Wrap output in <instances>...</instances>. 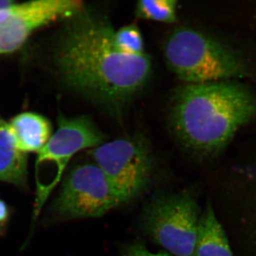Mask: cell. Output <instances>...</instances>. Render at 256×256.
Masks as SVG:
<instances>
[{
  "label": "cell",
  "mask_w": 256,
  "mask_h": 256,
  "mask_svg": "<svg viewBox=\"0 0 256 256\" xmlns=\"http://www.w3.org/2000/svg\"><path fill=\"white\" fill-rule=\"evenodd\" d=\"M106 140L105 134L88 116L67 118L60 114L56 131L53 132L37 156L34 220L38 218L72 158L78 152L86 148H95Z\"/></svg>",
  "instance_id": "cell-4"
},
{
  "label": "cell",
  "mask_w": 256,
  "mask_h": 256,
  "mask_svg": "<svg viewBox=\"0 0 256 256\" xmlns=\"http://www.w3.org/2000/svg\"><path fill=\"white\" fill-rule=\"evenodd\" d=\"M0 182L24 188L28 182V154L15 144L8 122L0 116Z\"/></svg>",
  "instance_id": "cell-10"
},
{
  "label": "cell",
  "mask_w": 256,
  "mask_h": 256,
  "mask_svg": "<svg viewBox=\"0 0 256 256\" xmlns=\"http://www.w3.org/2000/svg\"><path fill=\"white\" fill-rule=\"evenodd\" d=\"M8 126L16 148L26 154L28 152L38 153L53 134L50 121L36 112L16 114L8 122Z\"/></svg>",
  "instance_id": "cell-9"
},
{
  "label": "cell",
  "mask_w": 256,
  "mask_h": 256,
  "mask_svg": "<svg viewBox=\"0 0 256 256\" xmlns=\"http://www.w3.org/2000/svg\"><path fill=\"white\" fill-rule=\"evenodd\" d=\"M15 2H16L13 1V0H0V14L4 12L5 10H8Z\"/></svg>",
  "instance_id": "cell-16"
},
{
  "label": "cell",
  "mask_w": 256,
  "mask_h": 256,
  "mask_svg": "<svg viewBox=\"0 0 256 256\" xmlns=\"http://www.w3.org/2000/svg\"><path fill=\"white\" fill-rule=\"evenodd\" d=\"M82 8V2L76 0L16 3L8 16L0 18V55L12 53L37 30L58 20L73 18Z\"/></svg>",
  "instance_id": "cell-8"
},
{
  "label": "cell",
  "mask_w": 256,
  "mask_h": 256,
  "mask_svg": "<svg viewBox=\"0 0 256 256\" xmlns=\"http://www.w3.org/2000/svg\"><path fill=\"white\" fill-rule=\"evenodd\" d=\"M164 55L168 68L186 84L245 80L256 74L246 52L196 28L174 30L165 43Z\"/></svg>",
  "instance_id": "cell-3"
},
{
  "label": "cell",
  "mask_w": 256,
  "mask_h": 256,
  "mask_svg": "<svg viewBox=\"0 0 256 256\" xmlns=\"http://www.w3.org/2000/svg\"><path fill=\"white\" fill-rule=\"evenodd\" d=\"M136 15L144 20L162 23H174L178 20L176 0H141L136 8Z\"/></svg>",
  "instance_id": "cell-12"
},
{
  "label": "cell",
  "mask_w": 256,
  "mask_h": 256,
  "mask_svg": "<svg viewBox=\"0 0 256 256\" xmlns=\"http://www.w3.org/2000/svg\"><path fill=\"white\" fill-rule=\"evenodd\" d=\"M11 216L10 207L4 200L0 198V236L4 235Z\"/></svg>",
  "instance_id": "cell-15"
},
{
  "label": "cell",
  "mask_w": 256,
  "mask_h": 256,
  "mask_svg": "<svg viewBox=\"0 0 256 256\" xmlns=\"http://www.w3.org/2000/svg\"><path fill=\"white\" fill-rule=\"evenodd\" d=\"M121 256H171L166 252H152L142 244L138 242L126 245L122 248Z\"/></svg>",
  "instance_id": "cell-14"
},
{
  "label": "cell",
  "mask_w": 256,
  "mask_h": 256,
  "mask_svg": "<svg viewBox=\"0 0 256 256\" xmlns=\"http://www.w3.org/2000/svg\"><path fill=\"white\" fill-rule=\"evenodd\" d=\"M194 256H234L225 230L210 204L200 216Z\"/></svg>",
  "instance_id": "cell-11"
},
{
  "label": "cell",
  "mask_w": 256,
  "mask_h": 256,
  "mask_svg": "<svg viewBox=\"0 0 256 256\" xmlns=\"http://www.w3.org/2000/svg\"><path fill=\"white\" fill-rule=\"evenodd\" d=\"M124 203L102 170L85 163L70 170L52 210L62 220L98 218Z\"/></svg>",
  "instance_id": "cell-7"
},
{
  "label": "cell",
  "mask_w": 256,
  "mask_h": 256,
  "mask_svg": "<svg viewBox=\"0 0 256 256\" xmlns=\"http://www.w3.org/2000/svg\"><path fill=\"white\" fill-rule=\"evenodd\" d=\"M82 12L57 41L56 68L69 88L107 110L120 112L148 84L150 57L120 53L112 42L110 24Z\"/></svg>",
  "instance_id": "cell-1"
},
{
  "label": "cell",
  "mask_w": 256,
  "mask_h": 256,
  "mask_svg": "<svg viewBox=\"0 0 256 256\" xmlns=\"http://www.w3.org/2000/svg\"><path fill=\"white\" fill-rule=\"evenodd\" d=\"M112 42L120 53L134 56L146 54L142 34L136 25H126L114 31Z\"/></svg>",
  "instance_id": "cell-13"
},
{
  "label": "cell",
  "mask_w": 256,
  "mask_h": 256,
  "mask_svg": "<svg viewBox=\"0 0 256 256\" xmlns=\"http://www.w3.org/2000/svg\"><path fill=\"white\" fill-rule=\"evenodd\" d=\"M201 212L188 192L160 195L142 212L143 230L175 256H194Z\"/></svg>",
  "instance_id": "cell-5"
},
{
  "label": "cell",
  "mask_w": 256,
  "mask_h": 256,
  "mask_svg": "<svg viewBox=\"0 0 256 256\" xmlns=\"http://www.w3.org/2000/svg\"><path fill=\"white\" fill-rule=\"evenodd\" d=\"M94 163L106 175L124 203L139 196L150 182L154 160L142 138H119L90 151Z\"/></svg>",
  "instance_id": "cell-6"
},
{
  "label": "cell",
  "mask_w": 256,
  "mask_h": 256,
  "mask_svg": "<svg viewBox=\"0 0 256 256\" xmlns=\"http://www.w3.org/2000/svg\"><path fill=\"white\" fill-rule=\"evenodd\" d=\"M170 124L180 142L202 158L222 152L256 121V92L240 80L186 84L172 101Z\"/></svg>",
  "instance_id": "cell-2"
}]
</instances>
